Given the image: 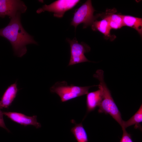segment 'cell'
Instances as JSON below:
<instances>
[{
    "label": "cell",
    "instance_id": "cell-1",
    "mask_svg": "<svg viewBox=\"0 0 142 142\" xmlns=\"http://www.w3.org/2000/svg\"><path fill=\"white\" fill-rule=\"evenodd\" d=\"M21 14L11 18L7 25L0 29V36L7 39L10 43L16 56L21 57L27 53L26 45H37L33 37L23 28L21 22Z\"/></svg>",
    "mask_w": 142,
    "mask_h": 142
},
{
    "label": "cell",
    "instance_id": "cell-2",
    "mask_svg": "<svg viewBox=\"0 0 142 142\" xmlns=\"http://www.w3.org/2000/svg\"><path fill=\"white\" fill-rule=\"evenodd\" d=\"M103 74V70L98 69L93 75L94 77L99 80L100 83L98 85L102 88L103 91V98L98 106V112L99 113L110 115L121 126L123 120L121 114L104 82Z\"/></svg>",
    "mask_w": 142,
    "mask_h": 142
},
{
    "label": "cell",
    "instance_id": "cell-3",
    "mask_svg": "<svg viewBox=\"0 0 142 142\" xmlns=\"http://www.w3.org/2000/svg\"><path fill=\"white\" fill-rule=\"evenodd\" d=\"M93 85L80 87L71 84L68 85L65 81L58 82L50 88L51 92L55 93L60 97L62 102H65L87 94L89 89Z\"/></svg>",
    "mask_w": 142,
    "mask_h": 142
},
{
    "label": "cell",
    "instance_id": "cell-4",
    "mask_svg": "<svg viewBox=\"0 0 142 142\" xmlns=\"http://www.w3.org/2000/svg\"><path fill=\"white\" fill-rule=\"evenodd\" d=\"M95 10L93 7L91 1L87 0L76 10L71 22V25L75 28L81 23L83 24V28L92 26L96 20V16L93 15Z\"/></svg>",
    "mask_w": 142,
    "mask_h": 142
},
{
    "label": "cell",
    "instance_id": "cell-5",
    "mask_svg": "<svg viewBox=\"0 0 142 142\" xmlns=\"http://www.w3.org/2000/svg\"><path fill=\"white\" fill-rule=\"evenodd\" d=\"M79 1V0H58L49 5H43L38 8L36 12L40 13L47 11L53 13L54 17L61 18L66 11L72 9Z\"/></svg>",
    "mask_w": 142,
    "mask_h": 142
},
{
    "label": "cell",
    "instance_id": "cell-6",
    "mask_svg": "<svg viewBox=\"0 0 142 142\" xmlns=\"http://www.w3.org/2000/svg\"><path fill=\"white\" fill-rule=\"evenodd\" d=\"M27 7L22 1L19 0H0V17L8 16L12 18L18 14L26 12Z\"/></svg>",
    "mask_w": 142,
    "mask_h": 142
},
{
    "label": "cell",
    "instance_id": "cell-7",
    "mask_svg": "<svg viewBox=\"0 0 142 142\" xmlns=\"http://www.w3.org/2000/svg\"><path fill=\"white\" fill-rule=\"evenodd\" d=\"M67 40L70 48V58L68 65L90 62L84 55L85 53L90 50V48L88 45L83 42L78 43L75 38L72 40L68 39Z\"/></svg>",
    "mask_w": 142,
    "mask_h": 142
},
{
    "label": "cell",
    "instance_id": "cell-8",
    "mask_svg": "<svg viewBox=\"0 0 142 142\" xmlns=\"http://www.w3.org/2000/svg\"><path fill=\"white\" fill-rule=\"evenodd\" d=\"M3 115L12 121L22 125H32L37 128L41 126L40 123L37 121L36 115L28 116L21 113L14 112L3 111Z\"/></svg>",
    "mask_w": 142,
    "mask_h": 142
},
{
    "label": "cell",
    "instance_id": "cell-9",
    "mask_svg": "<svg viewBox=\"0 0 142 142\" xmlns=\"http://www.w3.org/2000/svg\"><path fill=\"white\" fill-rule=\"evenodd\" d=\"M99 89L96 91L88 93L87 94L86 103L88 112L94 110L98 107L103 98L102 89L99 86Z\"/></svg>",
    "mask_w": 142,
    "mask_h": 142
},
{
    "label": "cell",
    "instance_id": "cell-10",
    "mask_svg": "<svg viewBox=\"0 0 142 142\" xmlns=\"http://www.w3.org/2000/svg\"><path fill=\"white\" fill-rule=\"evenodd\" d=\"M16 82L9 86L5 90L0 101V109L8 108L16 97L18 89Z\"/></svg>",
    "mask_w": 142,
    "mask_h": 142
},
{
    "label": "cell",
    "instance_id": "cell-11",
    "mask_svg": "<svg viewBox=\"0 0 142 142\" xmlns=\"http://www.w3.org/2000/svg\"><path fill=\"white\" fill-rule=\"evenodd\" d=\"M116 10L107 11L105 17L107 19L111 29H117L124 26L122 15L115 14Z\"/></svg>",
    "mask_w": 142,
    "mask_h": 142
},
{
    "label": "cell",
    "instance_id": "cell-12",
    "mask_svg": "<svg viewBox=\"0 0 142 142\" xmlns=\"http://www.w3.org/2000/svg\"><path fill=\"white\" fill-rule=\"evenodd\" d=\"M124 26L132 28L136 30L141 36L142 18L131 16L122 15Z\"/></svg>",
    "mask_w": 142,
    "mask_h": 142
},
{
    "label": "cell",
    "instance_id": "cell-13",
    "mask_svg": "<svg viewBox=\"0 0 142 142\" xmlns=\"http://www.w3.org/2000/svg\"><path fill=\"white\" fill-rule=\"evenodd\" d=\"M91 26L92 29L93 31H98L106 37H111L110 34L111 29L108 21L105 16L100 21H95Z\"/></svg>",
    "mask_w": 142,
    "mask_h": 142
},
{
    "label": "cell",
    "instance_id": "cell-14",
    "mask_svg": "<svg viewBox=\"0 0 142 142\" xmlns=\"http://www.w3.org/2000/svg\"><path fill=\"white\" fill-rule=\"evenodd\" d=\"M71 121L75 125L72 128L71 131L77 142H88L87 134L82 123H76L73 120Z\"/></svg>",
    "mask_w": 142,
    "mask_h": 142
},
{
    "label": "cell",
    "instance_id": "cell-15",
    "mask_svg": "<svg viewBox=\"0 0 142 142\" xmlns=\"http://www.w3.org/2000/svg\"><path fill=\"white\" fill-rule=\"evenodd\" d=\"M142 121V105L135 114L129 119L126 121L123 120L121 127L122 129H125L131 125H135V128L139 127V124Z\"/></svg>",
    "mask_w": 142,
    "mask_h": 142
},
{
    "label": "cell",
    "instance_id": "cell-16",
    "mask_svg": "<svg viewBox=\"0 0 142 142\" xmlns=\"http://www.w3.org/2000/svg\"><path fill=\"white\" fill-rule=\"evenodd\" d=\"M123 133L120 142H133L130 134L126 131V129H122Z\"/></svg>",
    "mask_w": 142,
    "mask_h": 142
},
{
    "label": "cell",
    "instance_id": "cell-17",
    "mask_svg": "<svg viewBox=\"0 0 142 142\" xmlns=\"http://www.w3.org/2000/svg\"><path fill=\"white\" fill-rule=\"evenodd\" d=\"M3 111H1L0 109V127L5 130L9 132V130L6 127L3 118Z\"/></svg>",
    "mask_w": 142,
    "mask_h": 142
}]
</instances>
